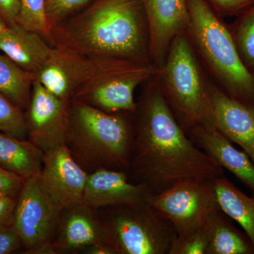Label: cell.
Listing matches in <instances>:
<instances>
[{"label":"cell","mask_w":254,"mask_h":254,"mask_svg":"<svg viewBox=\"0 0 254 254\" xmlns=\"http://www.w3.org/2000/svg\"><path fill=\"white\" fill-rule=\"evenodd\" d=\"M17 198L0 195V226L12 224Z\"/></svg>","instance_id":"cell-32"},{"label":"cell","mask_w":254,"mask_h":254,"mask_svg":"<svg viewBox=\"0 0 254 254\" xmlns=\"http://www.w3.org/2000/svg\"><path fill=\"white\" fill-rule=\"evenodd\" d=\"M87 176L67 145L45 153L40 173L41 185L61 213L83 203Z\"/></svg>","instance_id":"cell-11"},{"label":"cell","mask_w":254,"mask_h":254,"mask_svg":"<svg viewBox=\"0 0 254 254\" xmlns=\"http://www.w3.org/2000/svg\"><path fill=\"white\" fill-rule=\"evenodd\" d=\"M222 17L237 16L254 6V0H205Z\"/></svg>","instance_id":"cell-28"},{"label":"cell","mask_w":254,"mask_h":254,"mask_svg":"<svg viewBox=\"0 0 254 254\" xmlns=\"http://www.w3.org/2000/svg\"><path fill=\"white\" fill-rule=\"evenodd\" d=\"M93 66V60L68 48L53 46L35 79L57 98L71 101Z\"/></svg>","instance_id":"cell-13"},{"label":"cell","mask_w":254,"mask_h":254,"mask_svg":"<svg viewBox=\"0 0 254 254\" xmlns=\"http://www.w3.org/2000/svg\"><path fill=\"white\" fill-rule=\"evenodd\" d=\"M47 91L34 80L25 114L28 140L45 153L66 144L69 129V105Z\"/></svg>","instance_id":"cell-10"},{"label":"cell","mask_w":254,"mask_h":254,"mask_svg":"<svg viewBox=\"0 0 254 254\" xmlns=\"http://www.w3.org/2000/svg\"><path fill=\"white\" fill-rule=\"evenodd\" d=\"M206 232L204 225L187 235H175L168 254H206Z\"/></svg>","instance_id":"cell-26"},{"label":"cell","mask_w":254,"mask_h":254,"mask_svg":"<svg viewBox=\"0 0 254 254\" xmlns=\"http://www.w3.org/2000/svg\"><path fill=\"white\" fill-rule=\"evenodd\" d=\"M35 76L20 68L5 55L0 54V94L18 108H27Z\"/></svg>","instance_id":"cell-22"},{"label":"cell","mask_w":254,"mask_h":254,"mask_svg":"<svg viewBox=\"0 0 254 254\" xmlns=\"http://www.w3.org/2000/svg\"><path fill=\"white\" fill-rule=\"evenodd\" d=\"M130 114L108 113L71 100L66 145L81 167L128 172L133 138Z\"/></svg>","instance_id":"cell-4"},{"label":"cell","mask_w":254,"mask_h":254,"mask_svg":"<svg viewBox=\"0 0 254 254\" xmlns=\"http://www.w3.org/2000/svg\"><path fill=\"white\" fill-rule=\"evenodd\" d=\"M44 153L29 140L0 131V167L23 177L41 173Z\"/></svg>","instance_id":"cell-20"},{"label":"cell","mask_w":254,"mask_h":254,"mask_svg":"<svg viewBox=\"0 0 254 254\" xmlns=\"http://www.w3.org/2000/svg\"><path fill=\"white\" fill-rule=\"evenodd\" d=\"M200 64L184 33L172 42L165 63L157 73L162 93L187 134L200 125H214L209 82Z\"/></svg>","instance_id":"cell-5"},{"label":"cell","mask_w":254,"mask_h":254,"mask_svg":"<svg viewBox=\"0 0 254 254\" xmlns=\"http://www.w3.org/2000/svg\"><path fill=\"white\" fill-rule=\"evenodd\" d=\"M214 125L237 143L254 164V107L241 103L209 83Z\"/></svg>","instance_id":"cell-15"},{"label":"cell","mask_w":254,"mask_h":254,"mask_svg":"<svg viewBox=\"0 0 254 254\" xmlns=\"http://www.w3.org/2000/svg\"><path fill=\"white\" fill-rule=\"evenodd\" d=\"M0 131L26 139L28 129L23 110L0 94Z\"/></svg>","instance_id":"cell-25"},{"label":"cell","mask_w":254,"mask_h":254,"mask_svg":"<svg viewBox=\"0 0 254 254\" xmlns=\"http://www.w3.org/2000/svg\"><path fill=\"white\" fill-rule=\"evenodd\" d=\"M187 135L209 158L239 179L254 196V164L245 152L235 148L214 125H200Z\"/></svg>","instance_id":"cell-17"},{"label":"cell","mask_w":254,"mask_h":254,"mask_svg":"<svg viewBox=\"0 0 254 254\" xmlns=\"http://www.w3.org/2000/svg\"><path fill=\"white\" fill-rule=\"evenodd\" d=\"M215 179L181 180L146 202L170 222L179 236L203 226L209 216L220 208L217 200Z\"/></svg>","instance_id":"cell-8"},{"label":"cell","mask_w":254,"mask_h":254,"mask_svg":"<svg viewBox=\"0 0 254 254\" xmlns=\"http://www.w3.org/2000/svg\"><path fill=\"white\" fill-rule=\"evenodd\" d=\"M87 254H116L113 247L107 242H98L87 247L83 251Z\"/></svg>","instance_id":"cell-33"},{"label":"cell","mask_w":254,"mask_h":254,"mask_svg":"<svg viewBox=\"0 0 254 254\" xmlns=\"http://www.w3.org/2000/svg\"><path fill=\"white\" fill-rule=\"evenodd\" d=\"M25 179L0 167V195L17 198Z\"/></svg>","instance_id":"cell-29"},{"label":"cell","mask_w":254,"mask_h":254,"mask_svg":"<svg viewBox=\"0 0 254 254\" xmlns=\"http://www.w3.org/2000/svg\"><path fill=\"white\" fill-rule=\"evenodd\" d=\"M151 194L144 185L130 181L127 172L100 168L88 173L83 203L95 210L117 205L136 206L145 203Z\"/></svg>","instance_id":"cell-14"},{"label":"cell","mask_w":254,"mask_h":254,"mask_svg":"<svg viewBox=\"0 0 254 254\" xmlns=\"http://www.w3.org/2000/svg\"><path fill=\"white\" fill-rule=\"evenodd\" d=\"M92 60L91 72L73 99L108 113H136L135 90L158 73L154 65L120 58Z\"/></svg>","instance_id":"cell-6"},{"label":"cell","mask_w":254,"mask_h":254,"mask_svg":"<svg viewBox=\"0 0 254 254\" xmlns=\"http://www.w3.org/2000/svg\"><path fill=\"white\" fill-rule=\"evenodd\" d=\"M61 212L43 190L40 174L25 180L12 225L26 254H53L52 242Z\"/></svg>","instance_id":"cell-9"},{"label":"cell","mask_w":254,"mask_h":254,"mask_svg":"<svg viewBox=\"0 0 254 254\" xmlns=\"http://www.w3.org/2000/svg\"><path fill=\"white\" fill-rule=\"evenodd\" d=\"M241 61L254 76V6L228 25Z\"/></svg>","instance_id":"cell-23"},{"label":"cell","mask_w":254,"mask_h":254,"mask_svg":"<svg viewBox=\"0 0 254 254\" xmlns=\"http://www.w3.org/2000/svg\"><path fill=\"white\" fill-rule=\"evenodd\" d=\"M95 209L82 203L63 211L52 242L53 254L75 253L107 242L104 227Z\"/></svg>","instance_id":"cell-16"},{"label":"cell","mask_w":254,"mask_h":254,"mask_svg":"<svg viewBox=\"0 0 254 254\" xmlns=\"http://www.w3.org/2000/svg\"><path fill=\"white\" fill-rule=\"evenodd\" d=\"M204 227L208 240L206 254H254L250 238L221 209L209 216Z\"/></svg>","instance_id":"cell-19"},{"label":"cell","mask_w":254,"mask_h":254,"mask_svg":"<svg viewBox=\"0 0 254 254\" xmlns=\"http://www.w3.org/2000/svg\"><path fill=\"white\" fill-rule=\"evenodd\" d=\"M149 33L150 60L159 70L163 66L175 37L186 33L188 0H140Z\"/></svg>","instance_id":"cell-12"},{"label":"cell","mask_w":254,"mask_h":254,"mask_svg":"<svg viewBox=\"0 0 254 254\" xmlns=\"http://www.w3.org/2000/svg\"><path fill=\"white\" fill-rule=\"evenodd\" d=\"M92 1L93 0H46V16L51 31L52 28L81 11Z\"/></svg>","instance_id":"cell-27"},{"label":"cell","mask_w":254,"mask_h":254,"mask_svg":"<svg viewBox=\"0 0 254 254\" xmlns=\"http://www.w3.org/2000/svg\"><path fill=\"white\" fill-rule=\"evenodd\" d=\"M22 247V242L12 224L0 226V254L14 253Z\"/></svg>","instance_id":"cell-30"},{"label":"cell","mask_w":254,"mask_h":254,"mask_svg":"<svg viewBox=\"0 0 254 254\" xmlns=\"http://www.w3.org/2000/svg\"><path fill=\"white\" fill-rule=\"evenodd\" d=\"M20 2L17 23L39 33L50 43L51 28L47 19L46 0H20Z\"/></svg>","instance_id":"cell-24"},{"label":"cell","mask_w":254,"mask_h":254,"mask_svg":"<svg viewBox=\"0 0 254 254\" xmlns=\"http://www.w3.org/2000/svg\"><path fill=\"white\" fill-rule=\"evenodd\" d=\"M20 11V0H0V18L6 26L17 22Z\"/></svg>","instance_id":"cell-31"},{"label":"cell","mask_w":254,"mask_h":254,"mask_svg":"<svg viewBox=\"0 0 254 254\" xmlns=\"http://www.w3.org/2000/svg\"><path fill=\"white\" fill-rule=\"evenodd\" d=\"M135 113L127 174L152 194L187 179L224 176L225 169L199 149L180 126L162 93L157 73L147 82Z\"/></svg>","instance_id":"cell-1"},{"label":"cell","mask_w":254,"mask_h":254,"mask_svg":"<svg viewBox=\"0 0 254 254\" xmlns=\"http://www.w3.org/2000/svg\"><path fill=\"white\" fill-rule=\"evenodd\" d=\"M215 181L220 209L242 227L254 246V196H249L224 176Z\"/></svg>","instance_id":"cell-21"},{"label":"cell","mask_w":254,"mask_h":254,"mask_svg":"<svg viewBox=\"0 0 254 254\" xmlns=\"http://www.w3.org/2000/svg\"><path fill=\"white\" fill-rule=\"evenodd\" d=\"M187 34L198 59L233 99L254 107V76L241 61L228 25L205 0H188Z\"/></svg>","instance_id":"cell-3"},{"label":"cell","mask_w":254,"mask_h":254,"mask_svg":"<svg viewBox=\"0 0 254 254\" xmlns=\"http://www.w3.org/2000/svg\"><path fill=\"white\" fill-rule=\"evenodd\" d=\"M6 27H7V26H6V23L0 18V33L4 31V30L6 29Z\"/></svg>","instance_id":"cell-34"},{"label":"cell","mask_w":254,"mask_h":254,"mask_svg":"<svg viewBox=\"0 0 254 254\" xmlns=\"http://www.w3.org/2000/svg\"><path fill=\"white\" fill-rule=\"evenodd\" d=\"M53 46L39 33L17 22L0 33V51L24 71L36 76Z\"/></svg>","instance_id":"cell-18"},{"label":"cell","mask_w":254,"mask_h":254,"mask_svg":"<svg viewBox=\"0 0 254 254\" xmlns=\"http://www.w3.org/2000/svg\"><path fill=\"white\" fill-rule=\"evenodd\" d=\"M50 43L91 59L120 58L153 64L140 0H93L52 28Z\"/></svg>","instance_id":"cell-2"},{"label":"cell","mask_w":254,"mask_h":254,"mask_svg":"<svg viewBox=\"0 0 254 254\" xmlns=\"http://www.w3.org/2000/svg\"><path fill=\"white\" fill-rule=\"evenodd\" d=\"M105 208L100 218L107 242L115 254H168L176 233L170 222L147 202Z\"/></svg>","instance_id":"cell-7"}]
</instances>
